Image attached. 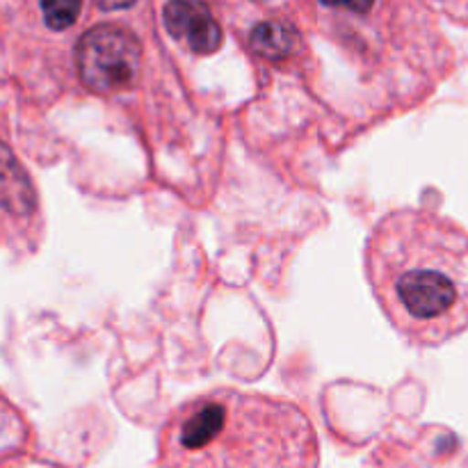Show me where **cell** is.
Segmentation results:
<instances>
[{
  "mask_svg": "<svg viewBox=\"0 0 468 468\" xmlns=\"http://www.w3.org/2000/svg\"><path fill=\"white\" fill-rule=\"evenodd\" d=\"M250 41H251V48H254L261 58L279 62V59L295 53L300 37H297L295 27L286 26V23L265 21L254 27Z\"/></svg>",
  "mask_w": 468,
  "mask_h": 468,
  "instance_id": "6",
  "label": "cell"
},
{
  "mask_svg": "<svg viewBox=\"0 0 468 468\" xmlns=\"http://www.w3.org/2000/svg\"><path fill=\"white\" fill-rule=\"evenodd\" d=\"M82 0H41L44 21L50 30H67L78 21Z\"/></svg>",
  "mask_w": 468,
  "mask_h": 468,
  "instance_id": "7",
  "label": "cell"
},
{
  "mask_svg": "<svg viewBox=\"0 0 468 468\" xmlns=\"http://www.w3.org/2000/svg\"><path fill=\"white\" fill-rule=\"evenodd\" d=\"M163 18L169 35L186 44L192 53L210 55L222 46V27L199 0H169Z\"/></svg>",
  "mask_w": 468,
  "mask_h": 468,
  "instance_id": "4",
  "label": "cell"
},
{
  "mask_svg": "<svg viewBox=\"0 0 468 468\" xmlns=\"http://www.w3.org/2000/svg\"><path fill=\"white\" fill-rule=\"evenodd\" d=\"M320 3L329 5V7H341V9H350V12L364 14L373 7L375 0H320Z\"/></svg>",
  "mask_w": 468,
  "mask_h": 468,
  "instance_id": "8",
  "label": "cell"
},
{
  "mask_svg": "<svg viewBox=\"0 0 468 468\" xmlns=\"http://www.w3.org/2000/svg\"><path fill=\"white\" fill-rule=\"evenodd\" d=\"M314 423L295 402L213 388L178 405L158 432L155 468H318Z\"/></svg>",
  "mask_w": 468,
  "mask_h": 468,
  "instance_id": "2",
  "label": "cell"
},
{
  "mask_svg": "<svg viewBox=\"0 0 468 468\" xmlns=\"http://www.w3.org/2000/svg\"><path fill=\"white\" fill-rule=\"evenodd\" d=\"M78 76L94 94H117L140 76L142 46L131 30L101 23L80 37L76 48Z\"/></svg>",
  "mask_w": 468,
  "mask_h": 468,
  "instance_id": "3",
  "label": "cell"
},
{
  "mask_svg": "<svg viewBox=\"0 0 468 468\" xmlns=\"http://www.w3.org/2000/svg\"><path fill=\"white\" fill-rule=\"evenodd\" d=\"M0 206L18 218L30 215L35 208V190L30 178L3 142H0Z\"/></svg>",
  "mask_w": 468,
  "mask_h": 468,
  "instance_id": "5",
  "label": "cell"
},
{
  "mask_svg": "<svg viewBox=\"0 0 468 468\" xmlns=\"http://www.w3.org/2000/svg\"><path fill=\"white\" fill-rule=\"evenodd\" d=\"M101 9H123V7H131L135 0H94Z\"/></svg>",
  "mask_w": 468,
  "mask_h": 468,
  "instance_id": "9",
  "label": "cell"
},
{
  "mask_svg": "<svg viewBox=\"0 0 468 468\" xmlns=\"http://www.w3.org/2000/svg\"><path fill=\"white\" fill-rule=\"evenodd\" d=\"M366 279L391 327L416 347L468 327V236L425 208L384 215L366 240Z\"/></svg>",
  "mask_w": 468,
  "mask_h": 468,
  "instance_id": "1",
  "label": "cell"
}]
</instances>
